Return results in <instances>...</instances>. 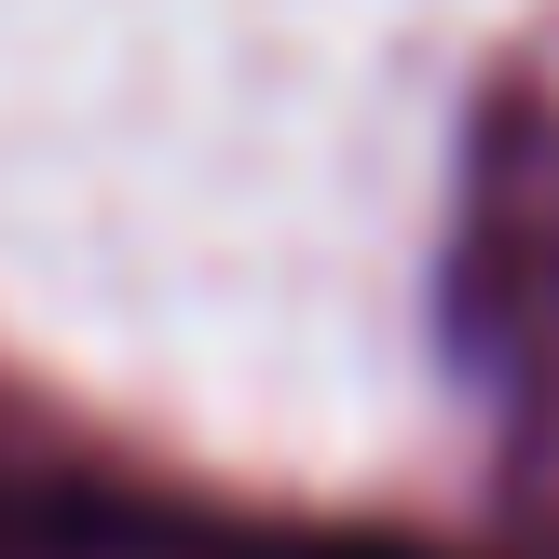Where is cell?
Wrapping results in <instances>:
<instances>
[{"label":"cell","mask_w":559,"mask_h":559,"mask_svg":"<svg viewBox=\"0 0 559 559\" xmlns=\"http://www.w3.org/2000/svg\"><path fill=\"white\" fill-rule=\"evenodd\" d=\"M273 559H409V546H273Z\"/></svg>","instance_id":"cell-1"}]
</instances>
